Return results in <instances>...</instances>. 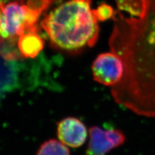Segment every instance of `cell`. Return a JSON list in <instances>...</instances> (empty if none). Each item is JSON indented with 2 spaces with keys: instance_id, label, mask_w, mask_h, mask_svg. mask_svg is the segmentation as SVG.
Listing matches in <instances>:
<instances>
[{
  "instance_id": "cell-1",
  "label": "cell",
  "mask_w": 155,
  "mask_h": 155,
  "mask_svg": "<svg viewBox=\"0 0 155 155\" xmlns=\"http://www.w3.org/2000/svg\"><path fill=\"white\" fill-rule=\"evenodd\" d=\"M113 19L109 47L124 72L111 94L135 114L155 117V0H143L139 16L127 17L118 10Z\"/></svg>"
},
{
  "instance_id": "cell-6",
  "label": "cell",
  "mask_w": 155,
  "mask_h": 155,
  "mask_svg": "<svg viewBox=\"0 0 155 155\" xmlns=\"http://www.w3.org/2000/svg\"><path fill=\"white\" fill-rule=\"evenodd\" d=\"M57 134L60 141L71 147L81 146L87 140L88 132L85 124L75 117H67L58 124Z\"/></svg>"
},
{
  "instance_id": "cell-11",
  "label": "cell",
  "mask_w": 155,
  "mask_h": 155,
  "mask_svg": "<svg viewBox=\"0 0 155 155\" xmlns=\"http://www.w3.org/2000/svg\"><path fill=\"white\" fill-rule=\"evenodd\" d=\"M1 14H2V9H1V1H0V17H1Z\"/></svg>"
},
{
  "instance_id": "cell-3",
  "label": "cell",
  "mask_w": 155,
  "mask_h": 155,
  "mask_svg": "<svg viewBox=\"0 0 155 155\" xmlns=\"http://www.w3.org/2000/svg\"><path fill=\"white\" fill-rule=\"evenodd\" d=\"M58 0L1 1L0 52L7 60L21 58L18 50L19 38L27 32L37 31L41 14Z\"/></svg>"
},
{
  "instance_id": "cell-5",
  "label": "cell",
  "mask_w": 155,
  "mask_h": 155,
  "mask_svg": "<svg viewBox=\"0 0 155 155\" xmlns=\"http://www.w3.org/2000/svg\"><path fill=\"white\" fill-rule=\"evenodd\" d=\"M125 140V134L120 129L104 130L93 126L89 129V142L85 155H105L122 145Z\"/></svg>"
},
{
  "instance_id": "cell-2",
  "label": "cell",
  "mask_w": 155,
  "mask_h": 155,
  "mask_svg": "<svg viewBox=\"0 0 155 155\" xmlns=\"http://www.w3.org/2000/svg\"><path fill=\"white\" fill-rule=\"evenodd\" d=\"M41 26L53 46L68 52L93 47L99 35L91 0H69L45 16Z\"/></svg>"
},
{
  "instance_id": "cell-9",
  "label": "cell",
  "mask_w": 155,
  "mask_h": 155,
  "mask_svg": "<svg viewBox=\"0 0 155 155\" xmlns=\"http://www.w3.org/2000/svg\"><path fill=\"white\" fill-rule=\"evenodd\" d=\"M119 11L128 13L130 16H137L142 12L143 0H115Z\"/></svg>"
},
{
  "instance_id": "cell-4",
  "label": "cell",
  "mask_w": 155,
  "mask_h": 155,
  "mask_svg": "<svg viewBox=\"0 0 155 155\" xmlns=\"http://www.w3.org/2000/svg\"><path fill=\"white\" fill-rule=\"evenodd\" d=\"M94 81L105 86L118 84L124 75V65L120 58L113 52L101 53L92 65Z\"/></svg>"
},
{
  "instance_id": "cell-7",
  "label": "cell",
  "mask_w": 155,
  "mask_h": 155,
  "mask_svg": "<svg viewBox=\"0 0 155 155\" xmlns=\"http://www.w3.org/2000/svg\"><path fill=\"white\" fill-rule=\"evenodd\" d=\"M17 47L21 58H34L43 50L44 42L38 30L32 31L19 38Z\"/></svg>"
},
{
  "instance_id": "cell-8",
  "label": "cell",
  "mask_w": 155,
  "mask_h": 155,
  "mask_svg": "<svg viewBox=\"0 0 155 155\" xmlns=\"http://www.w3.org/2000/svg\"><path fill=\"white\" fill-rule=\"evenodd\" d=\"M36 155H71L67 145L60 141L51 139L40 146Z\"/></svg>"
},
{
  "instance_id": "cell-10",
  "label": "cell",
  "mask_w": 155,
  "mask_h": 155,
  "mask_svg": "<svg viewBox=\"0 0 155 155\" xmlns=\"http://www.w3.org/2000/svg\"><path fill=\"white\" fill-rule=\"evenodd\" d=\"M95 15L98 21H105L107 19L113 18L115 11L112 7L105 3H102L94 10Z\"/></svg>"
}]
</instances>
